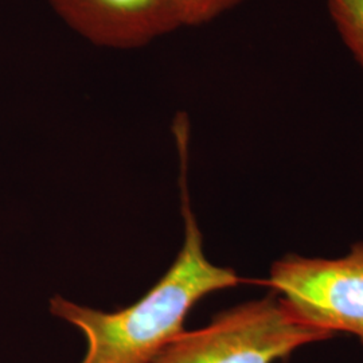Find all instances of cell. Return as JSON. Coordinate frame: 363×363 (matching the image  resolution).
<instances>
[{
    "instance_id": "obj_5",
    "label": "cell",
    "mask_w": 363,
    "mask_h": 363,
    "mask_svg": "<svg viewBox=\"0 0 363 363\" xmlns=\"http://www.w3.org/2000/svg\"><path fill=\"white\" fill-rule=\"evenodd\" d=\"M340 38L363 70V0H325Z\"/></svg>"
},
{
    "instance_id": "obj_1",
    "label": "cell",
    "mask_w": 363,
    "mask_h": 363,
    "mask_svg": "<svg viewBox=\"0 0 363 363\" xmlns=\"http://www.w3.org/2000/svg\"><path fill=\"white\" fill-rule=\"evenodd\" d=\"M182 214L184 244L167 273L143 298L116 312L78 306L62 296L50 300V312L82 331L88 350L81 363H151L172 339L184 331V320L210 294L237 286L233 269L211 264L190 206L186 184L187 142L179 139Z\"/></svg>"
},
{
    "instance_id": "obj_6",
    "label": "cell",
    "mask_w": 363,
    "mask_h": 363,
    "mask_svg": "<svg viewBox=\"0 0 363 363\" xmlns=\"http://www.w3.org/2000/svg\"><path fill=\"white\" fill-rule=\"evenodd\" d=\"M245 0H177L182 27H194L213 22Z\"/></svg>"
},
{
    "instance_id": "obj_3",
    "label": "cell",
    "mask_w": 363,
    "mask_h": 363,
    "mask_svg": "<svg viewBox=\"0 0 363 363\" xmlns=\"http://www.w3.org/2000/svg\"><path fill=\"white\" fill-rule=\"evenodd\" d=\"M265 284L304 323L333 335L347 333L363 345V242L342 259L289 255L273 264Z\"/></svg>"
},
{
    "instance_id": "obj_2",
    "label": "cell",
    "mask_w": 363,
    "mask_h": 363,
    "mask_svg": "<svg viewBox=\"0 0 363 363\" xmlns=\"http://www.w3.org/2000/svg\"><path fill=\"white\" fill-rule=\"evenodd\" d=\"M334 335L300 320L274 292L172 339L151 363H276Z\"/></svg>"
},
{
    "instance_id": "obj_4",
    "label": "cell",
    "mask_w": 363,
    "mask_h": 363,
    "mask_svg": "<svg viewBox=\"0 0 363 363\" xmlns=\"http://www.w3.org/2000/svg\"><path fill=\"white\" fill-rule=\"evenodd\" d=\"M66 26L96 46L130 50L181 28L177 0H49Z\"/></svg>"
}]
</instances>
